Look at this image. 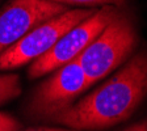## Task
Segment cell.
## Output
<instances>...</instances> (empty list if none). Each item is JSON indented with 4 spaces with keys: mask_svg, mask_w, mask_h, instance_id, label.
<instances>
[{
    "mask_svg": "<svg viewBox=\"0 0 147 131\" xmlns=\"http://www.w3.org/2000/svg\"><path fill=\"white\" fill-rule=\"evenodd\" d=\"M147 95V52L133 56L112 79L50 118L76 130H100L122 122Z\"/></svg>",
    "mask_w": 147,
    "mask_h": 131,
    "instance_id": "6da1fadb",
    "label": "cell"
},
{
    "mask_svg": "<svg viewBox=\"0 0 147 131\" xmlns=\"http://www.w3.org/2000/svg\"><path fill=\"white\" fill-rule=\"evenodd\" d=\"M135 46L137 32L134 25L127 16L118 12L76 59L93 84L123 63Z\"/></svg>",
    "mask_w": 147,
    "mask_h": 131,
    "instance_id": "7a4b0ae2",
    "label": "cell"
},
{
    "mask_svg": "<svg viewBox=\"0 0 147 131\" xmlns=\"http://www.w3.org/2000/svg\"><path fill=\"white\" fill-rule=\"evenodd\" d=\"M93 13L95 9L92 8L70 9L37 25L16 43L0 52V71L17 68L36 60L49 51L64 33Z\"/></svg>",
    "mask_w": 147,
    "mask_h": 131,
    "instance_id": "3957f363",
    "label": "cell"
},
{
    "mask_svg": "<svg viewBox=\"0 0 147 131\" xmlns=\"http://www.w3.org/2000/svg\"><path fill=\"white\" fill-rule=\"evenodd\" d=\"M117 13L118 11L116 7L107 5L98 11H95L93 15L75 25L61 37V40L49 51L34 60L29 68V77L36 79L43 76L75 59L104 30V28L116 17Z\"/></svg>",
    "mask_w": 147,
    "mask_h": 131,
    "instance_id": "277c9868",
    "label": "cell"
},
{
    "mask_svg": "<svg viewBox=\"0 0 147 131\" xmlns=\"http://www.w3.org/2000/svg\"><path fill=\"white\" fill-rule=\"evenodd\" d=\"M92 83L78 59L63 64L36 91L30 102V113L36 117H53L71 105Z\"/></svg>",
    "mask_w": 147,
    "mask_h": 131,
    "instance_id": "5b68a950",
    "label": "cell"
},
{
    "mask_svg": "<svg viewBox=\"0 0 147 131\" xmlns=\"http://www.w3.org/2000/svg\"><path fill=\"white\" fill-rule=\"evenodd\" d=\"M67 11L51 0H12L0 11V52L16 43L37 25Z\"/></svg>",
    "mask_w": 147,
    "mask_h": 131,
    "instance_id": "8992f818",
    "label": "cell"
},
{
    "mask_svg": "<svg viewBox=\"0 0 147 131\" xmlns=\"http://www.w3.org/2000/svg\"><path fill=\"white\" fill-rule=\"evenodd\" d=\"M21 93L20 79L17 75H0V105L12 100Z\"/></svg>",
    "mask_w": 147,
    "mask_h": 131,
    "instance_id": "52a82bcc",
    "label": "cell"
},
{
    "mask_svg": "<svg viewBox=\"0 0 147 131\" xmlns=\"http://www.w3.org/2000/svg\"><path fill=\"white\" fill-rule=\"evenodd\" d=\"M20 123L13 117L5 113H0V131H17Z\"/></svg>",
    "mask_w": 147,
    "mask_h": 131,
    "instance_id": "ba28073f",
    "label": "cell"
},
{
    "mask_svg": "<svg viewBox=\"0 0 147 131\" xmlns=\"http://www.w3.org/2000/svg\"><path fill=\"white\" fill-rule=\"evenodd\" d=\"M57 3H67V4H80V5H96V4H108L114 3L119 4L122 0H51Z\"/></svg>",
    "mask_w": 147,
    "mask_h": 131,
    "instance_id": "9c48e42d",
    "label": "cell"
},
{
    "mask_svg": "<svg viewBox=\"0 0 147 131\" xmlns=\"http://www.w3.org/2000/svg\"><path fill=\"white\" fill-rule=\"evenodd\" d=\"M125 131H147V121H143V122L138 123V125L131 126Z\"/></svg>",
    "mask_w": 147,
    "mask_h": 131,
    "instance_id": "30bf717a",
    "label": "cell"
},
{
    "mask_svg": "<svg viewBox=\"0 0 147 131\" xmlns=\"http://www.w3.org/2000/svg\"><path fill=\"white\" fill-rule=\"evenodd\" d=\"M28 131H66V130H57V128H32Z\"/></svg>",
    "mask_w": 147,
    "mask_h": 131,
    "instance_id": "8fae6325",
    "label": "cell"
}]
</instances>
